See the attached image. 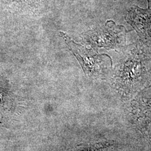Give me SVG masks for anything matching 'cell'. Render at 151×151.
Listing matches in <instances>:
<instances>
[{"instance_id": "6da1fadb", "label": "cell", "mask_w": 151, "mask_h": 151, "mask_svg": "<svg viewBox=\"0 0 151 151\" xmlns=\"http://www.w3.org/2000/svg\"><path fill=\"white\" fill-rule=\"evenodd\" d=\"M112 80L120 91L129 93L151 81V48L140 41L119 49Z\"/></svg>"}, {"instance_id": "277c9868", "label": "cell", "mask_w": 151, "mask_h": 151, "mask_svg": "<svg viewBox=\"0 0 151 151\" xmlns=\"http://www.w3.org/2000/svg\"><path fill=\"white\" fill-rule=\"evenodd\" d=\"M127 31L122 25H118L110 22L98 32V44L106 48L119 49L125 45Z\"/></svg>"}, {"instance_id": "3957f363", "label": "cell", "mask_w": 151, "mask_h": 151, "mask_svg": "<svg viewBox=\"0 0 151 151\" xmlns=\"http://www.w3.org/2000/svg\"><path fill=\"white\" fill-rule=\"evenodd\" d=\"M127 21L140 38V41L151 48V10L133 8L128 12Z\"/></svg>"}, {"instance_id": "7a4b0ae2", "label": "cell", "mask_w": 151, "mask_h": 151, "mask_svg": "<svg viewBox=\"0 0 151 151\" xmlns=\"http://www.w3.org/2000/svg\"><path fill=\"white\" fill-rule=\"evenodd\" d=\"M76 51L78 56L84 70L87 74L98 76L111 70L112 62L108 55H100L82 47L75 45Z\"/></svg>"}]
</instances>
